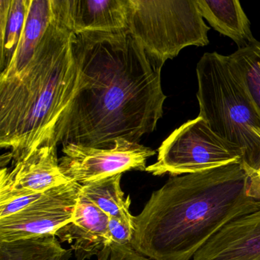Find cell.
Returning a JSON list of instances; mask_svg holds the SVG:
<instances>
[{"label": "cell", "instance_id": "7", "mask_svg": "<svg viewBox=\"0 0 260 260\" xmlns=\"http://www.w3.org/2000/svg\"><path fill=\"white\" fill-rule=\"evenodd\" d=\"M63 156L59 159L63 174L80 185L120 174L129 170L146 171L149 158L156 154L150 147L123 138L110 148L63 144Z\"/></svg>", "mask_w": 260, "mask_h": 260}, {"label": "cell", "instance_id": "17", "mask_svg": "<svg viewBox=\"0 0 260 260\" xmlns=\"http://www.w3.org/2000/svg\"><path fill=\"white\" fill-rule=\"evenodd\" d=\"M71 253L55 234L0 243V260H68Z\"/></svg>", "mask_w": 260, "mask_h": 260}, {"label": "cell", "instance_id": "13", "mask_svg": "<svg viewBox=\"0 0 260 260\" xmlns=\"http://www.w3.org/2000/svg\"><path fill=\"white\" fill-rule=\"evenodd\" d=\"M55 7L56 0H30L19 45L10 64L0 74V83L15 80L26 69L54 17Z\"/></svg>", "mask_w": 260, "mask_h": 260}, {"label": "cell", "instance_id": "21", "mask_svg": "<svg viewBox=\"0 0 260 260\" xmlns=\"http://www.w3.org/2000/svg\"><path fill=\"white\" fill-rule=\"evenodd\" d=\"M249 178V196L260 200V167L256 171L248 176Z\"/></svg>", "mask_w": 260, "mask_h": 260}, {"label": "cell", "instance_id": "1", "mask_svg": "<svg viewBox=\"0 0 260 260\" xmlns=\"http://www.w3.org/2000/svg\"><path fill=\"white\" fill-rule=\"evenodd\" d=\"M79 70L72 101L55 141L110 148L123 138L138 143L156 129L167 96L161 69L127 31L76 35Z\"/></svg>", "mask_w": 260, "mask_h": 260}, {"label": "cell", "instance_id": "3", "mask_svg": "<svg viewBox=\"0 0 260 260\" xmlns=\"http://www.w3.org/2000/svg\"><path fill=\"white\" fill-rule=\"evenodd\" d=\"M75 36L66 0H56L54 17L26 69L0 83V147L11 150L4 160H19L56 143L57 126L78 84Z\"/></svg>", "mask_w": 260, "mask_h": 260}, {"label": "cell", "instance_id": "14", "mask_svg": "<svg viewBox=\"0 0 260 260\" xmlns=\"http://www.w3.org/2000/svg\"><path fill=\"white\" fill-rule=\"evenodd\" d=\"M203 19L216 31L229 37L238 48L255 42L250 22L238 0H196Z\"/></svg>", "mask_w": 260, "mask_h": 260}, {"label": "cell", "instance_id": "9", "mask_svg": "<svg viewBox=\"0 0 260 260\" xmlns=\"http://www.w3.org/2000/svg\"><path fill=\"white\" fill-rule=\"evenodd\" d=\"M57 143H48L0 172V204L42 193L68 182L60 170Z\"/></svg>", "mask_w": 260, "mask_h": 260}, {"label": "cell", "instance_id": "4", "mask_svg": "<svg viewBox=\"0 0 260 260\" xmlns=\"http://www.w3.org/2000/svg\"><path fill=\"white\" fill-rule=\"evenodd\" d=\"M199 116L243 152L247 176L260 167V117L228 56L205 53L196 68Z\"/></svg>", "mask_w": 260, "mask_h": 260}, {"label": "cell", "instance_id": "19", "mask_svg": "<svg viewBox=\"0 0 260 260\" xmlns=\"http://www.w3.org/2000/svg\"><path fill=\"white\" fill-rule=\"evenodd\" d=\"M97 257L98 260H152L137 252L131 245L114 243Z\"/></svg>", "mask_w": 260, "mask_h": 260}, {"label": "cell", "instance_id": "6", "mask_svg": "<svg viewBox=\"0 0 260 260\" xmlns=\"http://www.w3.org/2000/svg\"><path fill=\"white\" fill-rule=\"evenodd\" d=\"M243 152L217 136L198 116L174 131L158 149L157 160L147 167L153 176L202 173L230 164H241Z\"/></svg>", "mask_w": 260, "mask_h": 260}, {"label": "cell", "instance_id": "16", "mask_svg": "<svg viewBox=\"0 0 260 260\" xmlns=\"http://www.w3.org/2000/svg\"><path fill=\"white\" fill-rule=\"evenodd\" d=\"M30 0H0V70L10 64L19 45Z\"/></svg>", "mask_w": 260, "mask_h": 260}, {"label": "cell", "instance_id": "8", "mask_svg": "<svg viewBox=\"0 0 260 260\" xmlns=\"http://www.w3.org/2000/svg\"><path fill=\"white\" fill-rule=\"evenodd\" d=\"M81 190L73 181L54 187L26 208L0 218V243L55 234L74 219Z\"/></svg>", "mask_w": 260, "mask_h": 260}, {"label": "cell", "instance_id": "2", "mask_svg": "<svg viewBox=\"0 0 260 260\" xmlns=\"http://www.w3.org/2000/svg\"><path fill=\"white\" fill-rule=\"evenodd\" d=\"M258 210L240 164L173 176L135 217L131 246L152 260H190L228 223Z\"/></svg>", "mask_w": 260, "mask_h": 260}, {"label": "cell", "instance_id": "5", "mask_svg": "<svg viewBox=\"0 0 260 260\" xmlns=\"http://www.w3.org/2000/svg\"><path fill=\"white\" fill-rule=\"evenodd\" d=\"M127 20L131 36L160 68L186 47L209 44L196 0H128Z\"/></svg>", "mask_w": 260, "mask_h": 260}, {"label": "cell", "instance_id": "11", "mask_svg": "<svg viewBox=\"0 0 260 260\" xmlns=\"http://www.w3.org/2000/svg\"><path fill=\"white\" fill-rule=\"evenodd\" d=\"M192 260H260V210L228 223Z\"/></svg>", "mask_w": 260, "mask_h": 260}, {"label": "cell", "instance_id": "10", "mask_svg": "<svg viewBox=\"0 0 260 260\" xmlns=\"http://www.w3.org/2000/svg\"><path fill=\"white\" fill-rule=\"evenodd\" d=\"M109 219L81 192L74 219L60 228L55 236L60 241L71 244L77 260L89 259L112 244Z\"/></svg>", "mask_w": 260, "mask_h": 260}, {"label": "cell", "instance_id": "18", "mask_svg": "<svg viewBox=\"0 0 260 260\" xmlns=\"http://www.w3.org/2000/svg\"><path fill=\"white\" fill-rule=\"evenodd\" d=\"M228 58L260 117V42L238 48Z\"/></svg>", "mask_w": 260, "mask_h": 260}, {"label": "cell", "instance_id": "15", "mask_svg": "<svg viewBox=\"0 0 260 260\" xmlns=\"http://www.w3.org/2000/svg\"><path fill=\"white\" fill-rule=\"evenodd\" d=\"M122 173L82 185L84 194L111 218H116L135 226V216L130 212V196L124 198L121 188Z\"/></svg>", "mask_w": 260, "mask_h": 260}, {"label": "cell", "instance_id": "12", "mask_svg": "<svg viewBox=\"0 0 260 260\" xmlns=\"http://www.w3.org/2000/svg\"><path fill=\"white\" fill-rule=\"evenodd\" d=\"M66 4L75 35L128 31V0H66Z\"/></svg>", "mask_w": 260, "mask_h": 260}, {"label": "cell", "instance_id": "20", "mask_svg": "<svg viewBox=\"0 0 260 260\" xmlns=\"http://www.w3.org/2000/svg\"><path fill=\"white\" fill-rule=\"evenodd\" d=\"M109 232L112 244L131 245L133 240L135 226L122 220L110 217Z\"/></svg>", "mask_w": 260, "mask_h": 260}]
</instances>
